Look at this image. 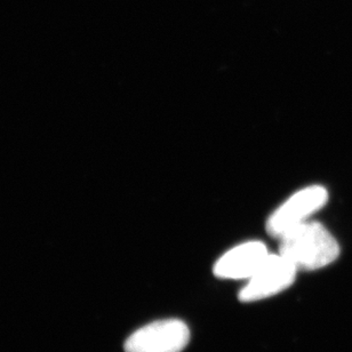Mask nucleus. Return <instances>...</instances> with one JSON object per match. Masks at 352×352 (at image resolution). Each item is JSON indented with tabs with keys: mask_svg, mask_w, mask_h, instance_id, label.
Returning <instances> with one entry per match:
<instances>
[{
	"mask_svg": "<svg viewBox=\"0 0 352 352\" xmlns=\"http://www.w3.org/2000/svg\"><path fill=\"white\" fill-rule=\"evenodd\" d=\"M327 199L329 193L324 186H310L298 190L269 217L267 234L279 239L288 231L307 222L312 214L325 206Z\"/></svg>",
	"mask_w": 352,
	"mask_h": 352,
	"instance_id": "f03ea898",
	"label": "nucleus"
},
{
	"mask_svg": "<svg viewBox=\"0 0 352 352\" xmlns=\"http://www.w3.org/2000/svg\"><path fill=\"white\" fill-rule=\"evenodd\" d=\"M279 254L298 271H315L339 258L336 238L322 223L307 221L279 238Z\"/></svg>",
	"mask_w": 352,
	"mask_h": 352,
	"instance_id": "f257e3e1",
	"label": "nucleus"
},
{
	"mask_svg": "<svg viewBox=\"0 0 352 352\" xmlns=\"http://www.w3.org/2000/svg\"><path fill=\"white\" fill-rule=\"evenodd\" d=\"M298 269L283 255L269 254L239 293L243 302L261 301L285 291L294 283Z\"/></svg>",
	"mask_w": 352,
	"mask_h": 352,
	"instance_id": "20e7f679",
	"label": "nucleus"
},
{
	"mask_svg": "<svg viewBox=\"0 0 352 352\" xmlns=\"http://www.w3.org/2000/svg\"><path fill=\"white\" fill-rule=\"evenodd\" d=\"M265 245L261 241H248L231 248L214 265V272L223 279L248 280L269 256Z\"/></svg>",
	"mask_w": 352,
	"mask_h": 352,
	"instance_id": "39448f33",
	"label": "nucleus"
},
{
	"mask_svg": "<svg viewBox=\"0 0 352 352\" xmlns=\"http://www.w3.org/2000/svg\"><path fill=\"white\" fill-rule=\"evenodd\" d=\"M190 341L188 326L177 319L151 322L126 340V352H181Z\"/></svg>",
	"mask_w": 352,
	"mask_h": 352,
	"instance_id": "7ed1b4c3",
	"label": "nucleus"
}]
</instances>
